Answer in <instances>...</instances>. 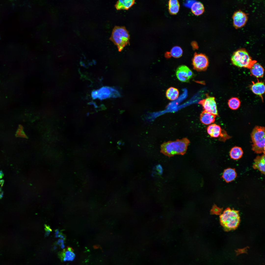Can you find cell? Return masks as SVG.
<instances>
[{
    "label": "cell",
    "instance_id": "ba28073f",
    "mask_svg": "<svg viewBox=\"0 0 265 265\" xmlns=\"http://www.w3.org/2000/svg\"><path fill=\"white\" fill-rule=\"evenodd\" d=\"M178 79L183 82H188L193 75L191 70L187 66L182 65L179 66L176 71Z\"/></svg>",
    "mask_w": 265,
    "mask_h": 265
},
{
    "label": "cell",
    "instance_id": "4316f807",
    "mask_svg": "<svg viewBox=\"0 0 265 265\" xmlns=\"http://www.w3.org/2000/svg\"><path fill=\"white\" fill-rule=\"evenodd\" d=\"M98 90L93 91L91 93V96L93 99H95L98 98Z\"/></svg>",
    "mask_w": 265,
    "mask_h": 265
},
{
    "label": "cell",
    "instance_id": "ffe728a7",
    "mask_svg": "<svg viewBox=\"0 0 265 265\" xmlns=\"http://www.w3.org/2000/svg\"><path fill=\"white\" fill-rule=\"evenodd\" d=\"M179 95V92L177 89L173 87L168 88L166 92V96L169 100H174L178 98Z\"/></svg>",
    "mask_w": 265,
    "mask_h": 265
},
{
    "label": "cell",
    "instance_id": "8992f818",
    "mask_svg": "<svg viewBox=\"0 0 265 265\" xmlns=\"http://www.w3.org/2000/svg\"><path fill=\"white\" fill-rule=\"evenodd\" d=\"M208 59L207 56L202 53H195L192 60L193 68L198 71L206 70L209 65Z\"/></svg>",
    "mask_w": 265,
    "mask_h": 265
},
{
    "label": "cell",
    "instance_id": "2e32d148",
    "mask_svg": "<svg viewBox=\"0 0 265 265\" xmlns=\"http://www.w3.org/2000/svg\"><path fill=\"white\" fill-rule=\"evenodd\" d=\"M134 0H122L117 1L115 7L117 10H127L131 7L135 2Z\"/></svg>",
    "mask_w": 265,
    "mask_h": 265
},
{
    "label": "cell",
    "instance_id": "5bb4252c",
    "mask_svg": "<svg viewBox=\"0 0 265 265\" xmlns=\"http://www.w3.org/2000/svg\"><path fill=\"white\" fill-rule=\"evenodd\" d=\"M251 89L254 94L259 95L263 99L262 95L265 93V86L263 82L258 81L254 83L252 82Z\"/></svg>",
    "mask_w": 265,
    "mask_h": 265
},
{
    "label": "cell",
    "instance_id": "f1b7e54d",
    "mask_svg": "<svg viewBox=\"0 0 265 265\" xmlns=\"http://www.w3.org/2000/svg\"><path fill=\"white\" fill-rule=\"evenodd\" d=\"M220 210L216 207H214L213 208L212 211L215 214H218L220 212Z\"/></svg>",
    "mask_w": 265,
    "mask_h": 265
},
{
    "label": "cell",
    "instance_id": "5b68a950",
    "mask_svg": "<svg viewBox=\"0 0 265 265\" xmlns=\"http://www.w3.org/2000/svg\"><path fill=\"white\" fill-rule=\"evenodd\" d=\"M232 63L234 65L250 69L257 61L252 60L248 52L245 49H241L235 52L231 57Z\"/></svg>",
    "mask_w": 265,
    "mask_h": 265
},
{
    "label": "cell",
    "instance_id": "277c9868",
    "mask_svg": "<svg viewBox=\"0 0 265 265\" xmlns=\"http://www.w3.org/2000/svg\"><path fill=\"white\" fill-rule=\"evenodd\" d=\"M251 137L253 143L252 149L257 154L265 153V128L256 126L253 130Z\"/></svg>",
    "mask_w": 265,
    "mask_h": 265
},
{
    "label": "cell",
    "instance_id": "3957f363",
    "mask_svg": "<svg viewBox=\"0 0 265 265\" xmlns=\"http://www.w3.org/2000/svg\"><path fill=\"white\" fill-rule=\"evenodd\" d=\"M110 40L117 46L119 51L120 52L129 43L128 31L124 26H115L113 29Z\"/></svg>",
    "mask_w": 265,
    "mask_h": 265
},
{
    "label": "cell",
    "instance_id": "83f0119b",
    "mask_svg": "<svg viewBox=\"0 0 265 265\" xmlns=\"http://www.w3.org/2000/svg\"><path fill=\"white\" fill-rule=\"evenodd\" d=\"M57 244L60 245L61 248L63 249L65 247L64 240L62 239H59L58 241Z\"/></svg>",
    "mask_w": 265,
    "mask_h": 265
},
{
    "label": "cell",
    "instance_id": "7a4b0ae2",
    "mask_svg": "<svg viewBox=\"0 0 265 265\" xmlns=\"http://www.w3.org/2000/svg\"><path fill=\"white\" fill-rule=\"evenodd\" d=\"M220 218V224L226 231L236 229L240 222L238 211L229 208L225 210Z\"/></svg>",
    "mask_w": 265,
    "mask_h": 265
},
{
    "label": "cell",
    "instance_id": "ac0fdd59",
    "mask_svg": "<svg viewBox=\"0 0 265 265\" xmlns=\"http://www.w3.org/2000/svg\"><path fill=\"white\" fill-rule=\"evenodd\" d=\"M243 154V151L240 147L235 146L232 148L230 152V156L231 158L234 160H238L240 159Z\"/></svg>",
    "mask_w": 265,
    "mask_h": 265
},
{
    "label": "cell",
    "instance_id": "7402d4cb",
    "mask_svg": "<svg viewBox=\"0 0 265 265\" xmlns=\"http://www.w3.org/2000/svg\"><path fill=\"white\" fill-rule=\"evenodd\" d=\"M169 10L170 13L172 14L177 13L180 7L179 2L177 0H170L169 1Z\"/></svg>",
    "mask_w": 265,
    "mask_h": 265
},
{
    "label": "cell",
    "instance_id": "6da1fadb",
    "mask_svg": "<svg viewBox=\"0 0 265 265\" xmlns=\"http://www.w3.org/2000/svg\"><path fill=\"white\" fill-rule=\"evenodd\" d=\"M190 143L187 138L165 142L161 145V152L169 157L176 155H183L187 151Z\"/></svg>",
    "mask_w": 265,
    "mask_h": 265
},
{
    "label": "cell",
    "instance_id": "30bf717a",
    "mask_svg": "<svg viewBox=\"0 0 265 265\" xmlns=\"http://www.w3.org/2000/svg\"><path fill=\"white\" fill-rule=\"evenodd\" d=\"M208 133L212 137L216 138L221 136L225 138L226 139L230 137L224 131L219 125L215 124H212L208 126L207 129Z\"/></svg>",
    "mask_w": 265,
    "mask_h": 265
},
{
    "label": "cell",
    "instance_id": "484cf974",
    "mask_svg": "<svg viewBox=\"0 0 265 265\" xmlns=\"http://www.w3.org/2000/svg\"><path fill=\"white\" fill-rule=\"evenodd\" d=\"M249 248V247L247 246L244 248L241 249H238L237 250H235L236 255H238L242 253H247V249Z\"/></svg>",
    "mask_w": 265,
    "mask_h": 265
},
{
    "label": "cell",
    "instance_id": "4fadbf2b",
    "mask_svg": "<svg viewBox=\"0 0 265 265\" xmlns=\"http://www.w3.org/2000/svg\"><path fill=\"white\" fill-rule=\"evenodd\" d=\"M216 117V115L203 110L200 114V119L202 123L208 125L214 122Z\"/></svg>",
    "mask_w": 265,
    "mask_h": 265
},
{
    "label": "cell",
    "instance_id": "44dd1931",
    "mask_svg": "<svg viewBox=\"0 0 265 265\" xmlns=\"http://www.w3.org/2000/svg\"><path fill=\"white\" fill-rule=\"evenodd\" d=\"M98 90V98L101 100L110 98V93L108 87H104Z\"/></svg>",
    "mask_w": 265,
    "mask_h": 265
},
{
    "label": "cell",
    "instance_id": "d4e9b609",
    "mask_svg": "<svg viewBox=\"0 0 265 265\" xmlns=\"http://www.w3.org/2000/svg\"><path fill=\"white\" fill-rule=\"evenodd\" d=\"M109 87L110 93V98H116L120 96V93L118 91L112 87Z\"/></svg>",
    "mask_w": 265,
    "mask_h": 265
},
{
    "label": "cell",
    "instance_id": "d6986e66",
    "mask_svg": "<svg viewBox=\"0 0 265 265\" xmlns=\"http://www.w3.org/2000/svg\"><path fill=\"white\" fill-rule=\"evenodd\" d=\"M192 13L195 15H198L202 14L204 11V7L203 4L200 2H194L191 7Z\"/></svg>",
    "mask_w": 265,
    "mask_h": 265
},
{
    "label": "cell",
    "instance_id": "7c38bea8",
    "mask_svg": "<svg viewBox=\"0 0 265 265\" xmlns=\"http://www.w3.org/2000/svg\"><path fill=\"white\" fill-rule=\"evenodd\" d=\"M253 167L255 169H258L261 173L265 174V154L257 156L254 160Z\"/></svg>",
    "mask_w": 265,
    "mask_h": 265
},
{
    "label": "cell",
    "instance_id": "9a60e30c",
    "mask_svg": "<svg viewBox=\"0 0 265 265\" xmlns=\"http://www.w3.org/2000/svg\"><path fill=\"white\" fill-rule=\"evenodd\" d=\"M237 176L235 169L229 168L224 170L222 177L226 182L228 183L234 180Z\"/></svg>",
    "mask_w": 265,
    "mask_h": 265
},
{
    "label": "cell",
    "instance_id": "cb8c5ba5",
    "mask_svg": "<svg viewBox=\"0 0 265 265\" xmlns=\"http://www.w3.org/2000/svg\"><path fill=\"white\" fill-rule=\"evenodd\" d=\"M171 56L175 58H178L181 57L183 54V50L180 47L176 46L173 47L169 52Z\"/></svg>",
    "mask_w": 265,
    "mask_h": 265
},
{
    "label": "cell",
    "instance_id": "52a82bcc",
    "mask_svg": "<svg viewBox=\"0 0 265 265\" xmlns=\"http://www.w3.org/2000/svg\"><path fill=\"white\" fill-rule=\"evenodd\" d=\"M198 103L202 106L204 110L216 116H219L214 97L208 96L206 98L200 101Z\"/></svg>",
    "mask_w": 265,
    "mask_h": 265
},
{
    "label": "cell",
    "instance_id": "9c48e42d",
    "mask_svg": "<svg viewBox=\"0 0 265 265\" xmlns=\"http://www.w3.org/2000/svg\"><path fill=\"white\" fill-rule=\"evenodd\" d=\"M232 18L234 26L237 28L243 26L246 23L248 19L247 14L240 10L235 12Z\"/></svg>",
    "mask_w": 265,
    "mask_h": 265
},
{
    "label": "cell",
    "instance_id": "e0dca14e",
    "mask_svg": "<svg viewBox=\"0 0 265 265\" xmlns=\"http://www.w3.org/2000/svg\"><path fill=\"white\" fill-rule=\"evenodd\" d=\"M250 72L251 74L257 78H262L264 75V69L259 63H255L251 68Z\"/></svg>",
    "mask_w": 265,
    "mask_h": 265
},
{
    "label": "cell",
    "instance_id": "f546056e",
    "mask_svg": "<svg viewBox=\"0 0 265 265\" xmlns=\"http://www.w3.org/2000/svg\"><path fill=\"white\" fill-rule=\"evenodd\" d=\"M59 233V230L58 229H56L55 230V237L57 238L58 236Z\"/></svg>",
    "mask_w": 265,
    "mask_h": 265
},
{
    "label": "cell",
    "instance_id": "603a6c76",
    "mask_svg": "<svg viewBox=\"0 0 265 265\" xmlns=\"http://www.w3.org/2000/svg\"><path fill=\"white\" fill-rule=\"evenodd\" d=\"M240 104V102L237 98L232 97L228 101V105L230 108L232 110H235L238 109Z\"/></svg>",
    "mask_w": 265,
    "mask_h": 265
},
{
    "label": "cell",
    "instance_id": "8fae6325",
    "mask_svg": "<svg viewBox=\"0 0 265 265\" xmlns=\"http://www.w3.org/2000/svg\"><path fill=\"white\" fill-rule=\"evenodd\" d=\"M58 255L61 260L63 261H72L75 256L73 249L69 247L60 252Z\"/></svg>",
    "mask_w": 265,
    "mask_h": 265
}]
</instances>
